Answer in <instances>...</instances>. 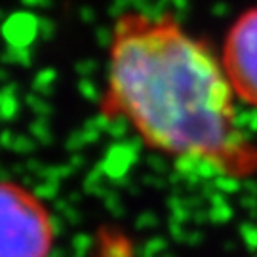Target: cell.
<instances>
[{
  "instance_id": "6da1fadb",
  "label": "cell",
  "mask_w": 257,
  "mask_h": 257,
  "mask_svg": "<svg viewBox=\"0 0 257 257\" xmlns=\"http://www.w3.org/2000/svg\"><path fill=\"white\" fill-rule=\"evenodd\" d=\"M223 63L172 16L126 12L112 29L103 116L124 120L153 151L225 177L257 172Z\"/></svg>"
},
{
  "instance_id": "7a4b0ae2",
  "label": "cell",
  "mask_w": 257,
  "mask_h": 257,
  "mask_svg": "<svg viewBox=\"0 0 257 257\" xmlns=\"http://www.w3.org/2000/svg\"><path fill=\"white\" fill-rule=\"evenodd\" d=\"M55 234L42 198L25 185L0 179V257H50Z\"/></svg>"
},
{
  "instance_id": "3957f363",
  "label": "cell",
  "mask_w": 257,
  "mask_h": 257,
  "mask_svg": "<svg viewBox=\"0 0 257 257\" xmlns=\"http://www.w3.org/2000/svg\"><path fill=\"white\" fill-rule=\"evenodd\" d=\"M221 63L234 95L257 109V8L242 14L230 27Z\"/></svg>"
}]
</instances>
